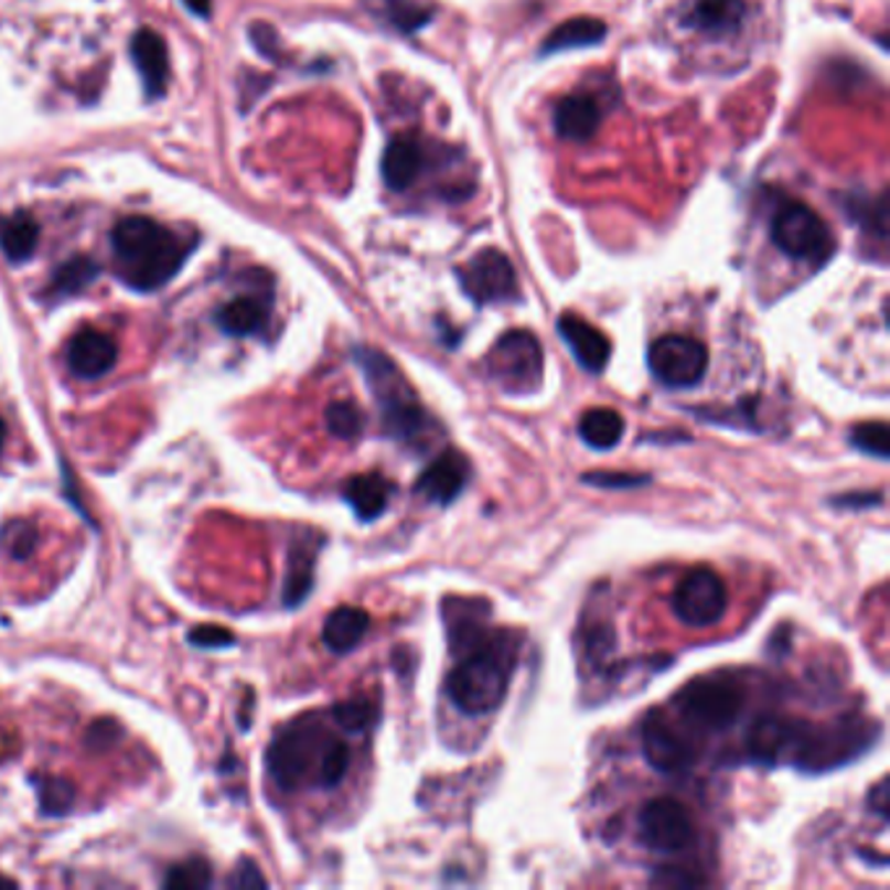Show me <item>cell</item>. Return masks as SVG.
Instances as JSON below:
<instances>
[{
	"label": "cell",
	"instance_id": "6da1fadb",
	"mask_svg": "<svg viewBox=\"0 0 890 890\" xmlns=\"http://www.w3.org/2000/svg\"><path fill=\"white\" fill-rule=\"evenodd\" d=\"M110 244L120 280L144 293L173 280L194 248L189 238H181L170 227L141 215L120 219Z\"/></svg>",
	"mask_w": 890,
	"mask_h": 890
},
{
	"label": "cell",
	"instance_id": "7a4b0ae2",
	"mask_svg": "<svg viewBox=\"0 0 890 890\" xmlns=\"http://www.w3.org/2000/svg\"><path fill=\"white\" fill-rule=\"evenodd\" d=\"M517 666V645L507 632L491 635L462 653L447 679L454 708L465 716H489L504 703L510 676Z\"/></svg>",
	"mask_w": 890,
	"mask_h": 890
},
{
	"label": "cell",
	"instance_id": "3957f363",
	"mask_svg": "<svg viewBox=\"0 0 890 890\" xmlns=\"http://www.w3.org/2000/svg\"><path fill=\"white\" fill-rule=\"evenodd\" d=\"M355 361H358L366 384L379 403L384 431L405 444H416L418 439L429 437V429L433 426L431 416L418 403L416 392L397 368V363L376 347H358Z\"/></svg>",
	"mask_w": 890,
	"mask_h": 890
},
{
	"label": "cell",
	"instance_id": "277c9868",
	"mask_svg": "<svg viewBox=\"0 0 890 890\" xmlns=\"http://www.w3.org/2000/svg\"><path fill=\"white\" fill-rule=\"evenodd\" d=\"M332 739L322 723L298 721L285 726L267 750V768L277 786L293 792L305 781H317L319 765Z\"/></svg>",
	"mask_w": 890,
	"mask_h": 890
},
{
	"label": "cell",
	"instance_id": "5b68a950",
	"mask_svg": "<svg viewBox=\"0 0 890 890\" xmlns=\"http://www.w3.org/2000/svg\"><path fill=\"white\" fill-rule=\"evenodd\" d=\"M771 238L779 251L796 261L823 267L836 251L830 227L813 206L802 202H783L771 219Z\"/></svg>",
	"mask_w": 890,
	"mask_h": 890
},
{
	"label": "cell",
	"instance_id": "8992f818",
	"mask_svg": "<svg viewBox=\"0 0 890 890\" xmlns=\"http://www.w3.org/2000/svg\"><path fill=\"white\" fill-rule=\"evenodd\" d=\"M676 708L697 729L726 731L742 716L744 693L734 682L695 679L676 695Z\"/></svg>",
	"mask_w": 890,
	"mask_h": 890
},
{
	"label": "cell",
	"instance_id": "52a82bcc",
	"mask_svg": "<svg viewBox=\"0 0 890 890\" xmlns=\"http://www.w3.org/2000/svg\"><path fill=\"white\" fill-rule=\"evenodd\" d=\"M486 366L507 392H533L544 376V347L528 330L504 332L491 347Z\"/></svg>",
	"mask_w": 890,
	"mask_h": 890
},
{
	"label": "cell",
	"instance_id": "ba28073f",
	"mask_svg": "<svg viewBox=\"0 0 890 890\" xmlns=\"http://www.w3.org/2000/svg\"><path fill=\"white\" fill-rule=\"evenodd\" d=\"M647 366L666 387L689 389L708 372V347L687 334H666L647 351Z\"/></svg>",
	"mask_w": 890,
	"mask_h": 890
},
{
	"label": "cell",
	"instance_id": "9c48e42d",
	"mask_svg": "<svg viewBox=\"0 0 890 890\" xmlns=\"http://www.w3.org/2000/svg\"><path fill=\"white\" fill-rule=\"evenodd\" d=\"M640 838L647 849L679 854L695 841V821L689 809L674 796H658L640 809Z\"/></svg>",
	"mask_w": 890,
	"mask_h": 890
},
{
	"label": "cell",
	"instance_id": "30bf717a",
	"mask_svg": "<svg viewBox=\"0 0 890 890\" xmlns=\"http://www.w3.org/2000/svg\"><path fill=\"white\" fill-rule=\"evenodd\" d=\"M674 614L689 626H714L723 619L729 598L721 575L710 567H695L682 578L672 598Z\"/></svg>",
	"mask_w": 890,
	"mask_h": 890
},
{
	"label": "cell",
	"instance_id": "8fae6325",
	"mask_svg": "<svg viewBox=\"0 0 890 890\" xmlns=\"http://www.w3.org/2000/svg\"><path fill=\"white\" fill-rule=\"evenodd\" d=\"M458 280L475 305L507 303L517 298V275L512 261L496 248H483L465 267L458 269Z\"/></svg>",
	"mask_w": 890,
	"mask_h": 890
},
{
	"label": "cell",
	"instance_id": "7c38bea8",
	"mask_svg": "<svg viewBox=\"0 0 890 890\" xmlns=\"http://www.w3.org/2000/svg\"><path fill=\"white\" fill-rule=\"evenodd\" d=\"M643 754L658 773L682 775L695 763V750L664 716L653 714L643 723Z\"/></svg>",
	"mask_w": 890,
	"mask_h": 890
},
{
	"label": "cell",
	"instance_id": "4fadbf2b",
	"mask_svg": "<svg viewBox=\"0 0 890 890\" xmlns=\"http://www.w3.org/2000/svg\"><path fill=\"white\" fill-rule=\"evenodd\" d=\"M441 614H444V626L447 635H450V647L454 656H462V653H468L470 647L483 643L491 635V630L486 626L489 603L479 601V598H473V601L460 596L444 598Z\"/></svg>",
	"mask_w": 890,
	"mask_h": 890
},
{
	"label": "cell",
	"instance_id": "5bb4252c",
	"mask_svg": "<svg viewBox=\"0 0 890 890\" xmlns=\"http://www.w3.org/2000/svg\"><path fill=\"white\" fill-rule=\"evenodd\" d=\"M66 361L71 374L78 376V379H99L116 366V340L99 330L76 332L66 347Z\"/></svg>",
	"mask_w": 890,
	"mask_h": 890
},
{
	"label": "cell",
	"instance_id": "9a60e30c",
	"mask_svg": "<svg viewBox=\"0 0 890 890\" xmlns=\"http://www.w3.org/2000/svg\"><path fill=\"white\" fill-rule=\"evenodd\" d=\"M470 481V462L462 452H441L418 479V491L433 504H452Z\"/></svg>",
	"mask_w": 890,
	"mask_h": 890
},
{
	"label": "cell",
	"instance_id": "2e32d148",
	"mask_svg": "<svg viewBox=\"0 0 890 890\" xmlns=\"http://www.w3.org/2000/svg\"><path fill=\"white\" fill-rule=\"evenodd\" d=\"M557 330L565 340L575 361L590 374H601L611 361V340L598 326L586 322L575 313H565L557 322Z\"/></svg>",
	"mask_w": 890,
	"mask_h": 890
},
{
	"label": "cell",
	"instance_id": "e0dca14e",
	"mask_svg": "<svg viewBox=\"0 0 890 890\" xmlns=\"http://www.w3.org/2000/svg\"><path fill=\"white\" fill-rule=\"evenodd\" d=\"M131 58L137 63L147 97L157 99L165 95L170 74L165 40L152 30H139L131 40Z\"/></svg>",
	"mask_w": 890,
	"mask_h": 890
},
{
	"label": "cell",
	"instance_id": "ac0fdd59",
	"mask_svg": "<svg viewBox=\"0 0 890 890\" xmlns=\"http://www.w3.org/2000/svg\"><path fill=\"white\" fill-rule=\"evenodd\" d=\"M601 124V105L586 92L561 97L554 108V131L567 141H588Z\"/></svg>",
	"mask_w": 890,
	"mask_h": 890
},
{
	"label": "cell",
	"instance_id": "d6986e66",
	"mask_svg": "<svg viewBox=\"0 0 890 890\" xmlns=\"http://www.w3.org/2000/svg\"><path fill=\"white\" fill-rule=\"evenodd\" d=\"M423 170V149L410 133H400L384 149L382 178L392 191H405L418 181Z\"/></svg>",
	"mask_w": 890,
	"mask_h": 890
},
{
	"label": "cell",
	"instance_id": "ffe728a7",
	"mask_svg": "<svg viewBox=\"0 0 890 890\" xmlns=\"http://www.w3.org/2000/svg\"><path fill=\"white\" fill-rule=\"evenodd\" d=\"M747 0H695L689 6L687 24L703 34H734L742 26Z\"/></svg>",
	"mask_w": 890,
	"mask_h": 890
},
{
	"label": "cell",
	"instance_id": "44dd1931",
	"mask_svg": "<svg viewBox=\"0 0 890 890\" xmlns=\"http://www.w3.org/2000/svg\"><path fill=\"white\" fill-rule=\"evenodd\" d=\"M392 491H395V486H392L384 475L363 473V475H353V479L345 483L343 496H345V502L351 504L355 517L363 519V523H368V519H376L384 515V510H387V504L392 500Z\"/></svg>",
	"mask_w": 890,
	"mask_h": 890
},
{
	"label": "cell",
	"instance_id": "7402d4cb",
	"mask_svg": "<svg viewBox=\"0 0 890 890\" xmlns=\"http://www.w3.org/2000/svg\"><path fill=\"white\" fill-rule=\"evenodd\" d=\"M217 326L233 337H248L261 332L269 322V303L259 296H240L217 311Z\"/></svg>",
	"mask_w": 890,
	"mask_h": 890
},
{
	"label": "cell",
	"instance_id": "603a6c76",
	"mask_svg": "<svg viewBox=\"0 0 890 890\" xmlns=\"http://www.w3.org/2000/svg\"><path fill=\"white\" fill-rule=\"evenodd\" d=\"M368 626H372V616L366 611L358 607H340L326 616L322 640L332 653L343 656V653H351L353 647H358Z\"/></svg>",
	"mask_w": 890,
	"mask_h": 890
},
{
	"label": "cell",
	"instance_id": "cb8c5ba5",
	"mask_svg": "<svg viewBox=\"0 0 890 890\" xmlns=\"http://www.w3.org/2000/svg\"><path fill=\"white\" fill-rule=\"evenodd\" d=\"M40 244V225L30 212H13V215H0V251L6 259L19 265V261L32 259Z\"/></svg>",
	"mask_w": 890,
	"mask_h": 890
},
{
	"label": "cell",
	"instance_id": "d4e9b609",
	"mask_svg": "<svg viewBox=\"0 0 890 890\" xmlns=\"http://www.w3.org/2000/svg\"><path fill=\"white\" fill-rule=\"evenodd\" d=\"M603 37H607V24H603L601 19H593V17L569 19L544 40V45H540V55L565 53V50H575V47H593Z\"/></svg>",
	"mask_w": 890,
	"mask_h": 890
},
{
	"label": "cell",
	"instance_id": "484cf974",
	"mask_svg": "<svg viewBox=\"0 0 890 890\" xmlns=\"http://www.w3.org/2000/svg\"><path fill=\"white\" fill-rule=\"evenodd\" d=\"M578 431H580V439L586 441L588 447L603 452V450H611V447H616L619 441H622L624 418L611 408H590L588 412H582Z\"/></svg>",
	"mask_w": 890,
	"mask_h": 890
},
{
	"label": "cell",
	"instance_id": "4316f807",
	"mask_svg": "<svg viewBox=\"0 0 890 890\" xmlns=\"http://www.w3.org/2000/svg\"><path fill=\"white\" fill-rule=\"evenodd\" d=\"M313 561H317V546H311L309 540L298 544L293 551H290V567H288V578H285V590H282V601L285 607H301L305 601V596L311 593L313 588Z\"/></svg>",
	"mask_w": 890,
	"mask_h": 890
},
{
	"label": "cell",
	"instance_id": "83f0119b",
	"mask_svg": "<svg viewBox=\"0 0 890 890\" xmlns=\"http://www.w3.org/2000/svg\"><path fill=\"white\" fill-rule=\"evenodd\" d=\"M99 277V265L89 256H76V259L66 261V265L58 267V272L53 277V290L61 296H76L82 293L84 288H89Z\"/></svg>",
	"mask_w": 890,
	"mask_h": 890
},
{
	"label": "cell",
	"instance_id": "f1b7e54d",
	"mask_svg": "<svg viewBox=\"0 0 890 890\" xmlns=\"http://www.w3.org/2000/svg\"><path fill=\"white\" fill-rule=\"evenodd\" d=\"M332 716L345 731L358 734V731L372 729V726L376 723V718H379V708H376V703H372V700H347V703L334 705Z\"/></svg>",
	"mask_w": 890,
	"mask_h": 890
},
{
	"label": "cell",
	"instance_id": "f546056e",
	"mask_svg": "<svg viewBox=\"0 0 890 890\" xmlns=\"http://www.w3.org/2000/svg\"><path fill=\"white\" fill-rule=\"evenodd\" d=\"M384 11H387L392 26H397L400 32L421 30L433 17L429 6L416 3V0H384Z\"/></svg>",
	"mask_w": 890,
	"mask_h": 890
},
{
	"label": "cell",
	"instance_id": "4dcf8cb0",
	"mask_svg": "<svg viewBox=\"0 0 890 890\" xmlns=\"http://www.w3.org/2000/svg\"><path fill=\"white\" fill-rule=\"evenodd\" d=\"M165 888L175 890H199L212 886V867L206 859H189L183 865H175L173 870L162 880Z\"/></svg>",
	"mask_w": 890,
	"mask_h": 890
},
{
	"label": "cell",
	"instance_id": "1f68e13d",
	"mask_svg": "<svg viewBox=\"0 0 890 890\" xmlns=\"http://www.w3.org/2000/svg\"><path fill=\"white\" fill-rule=\"evenodd\" d=\"M40 792V807H42V815L47 817H61L66 815L71 807H74V800H76V792L74 786H71L68 781L63 779H45L37 786Z\"/></svg>",
	"mask_w": 890,
	"mask_h": 890
},
{
	"label": "cell",
	"instance_id": "d6a6232c",
	"mask_svg": "<svg viewBox=\"0 0 890 890\" xmlns=\"http://www.w3.org/2000/svg\"><path fill=\"white\" fill-rule=\"evenodd\" d=\"M851 444L857 447L859 452L870 454V458L888 460V454H890L888 426L882 423V421H870V423L854 426V431H851Z\"/></svg>",
	"mask_w": 890,
	"mask_h": 890
},
{
	"label": "cell",
	"instance_id": "836d02e7",
	"mask_svg": "<svg viewBox=\"0 0 890 890\" xmlns=\"http://www.w3.org/2000/svg\"><path fill=\"white\" fill-rule=\"evenodd\" d=\"M0 544H3L13 559L30 557L34 546H37V528L32 523H26V519H11L0 530Z\"/></svg>",
	"mask_w": 890,
	"mask_h": 890
},
{
	"label": "cell",
	"instance_id": "e575fe53",
	"mask_svg": "<svg viewBox=\"0 0 890 890\" xmlns=\"http://www.w3.org/2000/svg\"><path fill=\"white\" fill-rule=\"evenodd\" d=\"M347 765H351V750H347V744L340 742V739H332V744L326 747L322 758V765H319L317 783L326 789L337 786V783L347 775Z\"/></svg>",
	"mask_w": 890,
	"mask_h": 890
},
{
	"label": "cell",
	"instance_id": "d590c367",
	"mask_svg": "<svg viewBox=\"0 0 890 890\" xmlns=\"http://www.w3.org/2000/svg\"><path fill=\"white\" fill-rule=\"evenodd\" d=\"M326 429L337 439H355L363 431V412L353 403H332L326 408Z\"/></svg>",
	"mask_w": 890,
	"mask_h": 890
},
{
	"label": "cell",
	"instance_id": "8d00e7d4",
	"mask_svg": "<svg viewBox=\"0 0 890 890\" xmlns=\"http://www.w3.org/2000/svg\"><path fill=\"white\" fill-rule=\"evenodd\" d=\"M582 483L598 489H637L651 483V475H637V473H611V470H590V473L582 475Z\"/></svg>",
	"mask_w": 890,
	"mask_h": 890
},
{
	"label": "cell",
	"instance_id": "74e56055",
	"mask_svg": "<svg viewBox=\"0 0 890 890\" xmlns=\"http://www.w3.org/2000/svg\"><path fill=\"white\" fill-rule=\"evenodd\" d=\"M189 643L196 647H227L235 643V637H233V632L225 630V626L199 624L189 632Z\"/></svg>",
	"mask_w": 890,
	"mask_h": 890
},
{
	"label": "cell",
	"instance_id": "f35d334b",
	"mask_svg": "<svg viewBox=\"0 0 890 890\" xmlns=\"http://www.w3.org/2000/svg\"><path fill=\"white\" fill-rule=\"evenodd\" d=\"M120 737H124V729H120L116 721H97L89 726L87 744L92 750H108V747L116 744Z\"/></svg>",
	"mask_w": 890,
	"mask_h": 890
},
{
	"label": "cell",
	"instance_id": "ab89813d",
	"mask_svg": "<svg viewBox=\"0 0 890 890\" xmlns=\"http://www.w3.org/2000/svg\"><path fill=\"white\" fill-rule=\"evenodd\" d=\"M586 647H588L590 658H598V661L607 656V653L614 651V632H611V626L598 624L590 635H586Z\"/></svg>",
	"mask_w": 890,
	"mask_h": 890
},
{
	"label": "cell",
	"instance_id": "60d3db41",
	"mask_svg": "<svg viewBox=\"0 0 890 890\" xmlns=\"http://www.w3.org/2000/svg\"><path fill=\"white\" fill-rule=\"evenodd\" d=\"M867 807L872 809L875 815L880 817L882 823L888 821V813H890V786H888V781L882 779V781H878L875 783V786L870 789V794H867Z\"/></svg>",
	"mask_w": 890,
	"mask_h": 890
},
{
	"label": "cell",
	"instance_id": "b9f144b4",
	"mask_svg": "<svg viewBox=\"0 0 890 890\" xmlns=\"http://www.w3.org/2000/svg\"><path fill=\"white\" fill-rule=\"evenodd\" d=\"M653 882L656 886H672V888H687V886H703V878H695V875H687L682 870H676V867H664V870L653 875Z\"/></svg>",
	"mask_w": 890,
	"mask_h": 890
},
{
	"label": "cell",
	"instance_id": "7bdbcfd3",
	"mask_svg": "<svg viewBox=\"0 0 890 890\" xmlns=\"http://www.w3.org/2000/svg\"><path fill=\"white\" fill-rule=\"evenodd\" d=\"M230 886L233 888H265L267 880L261 878V872L256 870V865H251V861H240V867L230 878Z\"/></svg>",
	"mask_w": 890,
	"mask_h": 890
},
{
	"label": "cell",
	"instance_id": "ee69618b",
	"mask_svg": "<svg viewBox=\"0 0 890 890\" xmlns=\"http://www.w3.org/2000/svg\"><path fill=\"white\" fill-rule=\"evenodd\" d=\"M836 507H872V504H882L880 491H859V494H846L833 500Z\"/></svg>",
	"mask_w": 890,
	"mask_h": 890
},
{
	"label": "cell",
	"instance_id": "f6af8a7d",
	"mask_svg": "<svg viewBox=\"0 0 890 890\" xmlns=\"http://www.w3.org/2000/svg\"><path fill=\"white\" fill-rule=\"evenodd\" d=\"M186 3V9L191 13H196V17H210L212 11V0H183Z\"/></svg>",
	"mask_w": 890,
	"mask_h": 890
},
{
	"label": "cell",
	"instance_id": "bcb514c9",
	"mask_svg": "<svg viewBox=\"0 0 890 890\" xmlns=\"http://www.w3.org/2000/svg\"><path fill=\"white\" fill-rule=\"evenodd\" d=\"M0 886H6V888H17V880L3 878V875H0Z\"/></svg>",
	"mask_w": 890,
	"mask_h": 890
},
{
	"label": "cell",
	"instance_id": "7dc6e473",
	"mask_svg": "<svg viewBox=\"0 0 890 890\" xmlns=\"http://www.w3.org/2000/svg\"><path fill=\"white\" fill-rule=\"evenodd\" d=\"M3 433H6V429H3V421H0V444H3Z\"/></svg>",
	"mask_w": 890,
	"mask_h": 890
}]
</instances>
